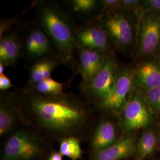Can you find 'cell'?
Masks as SVG:
<instances>
[{"label": "cell", "instance_id": "1", "mask_svg": "<svg viewBox=\"0 0 160 160\" xmlns=\"http://www.w3.org/2000/svg\"><path fill=\"white\" fill-rule=\"evenodd\" d=\"M7 92L19 111L22 124L42 137L55 141L71 137L90 139L97 122L96 108L83 97L65 92L43 95L27 86Z\"/></svg>", "mask_w": 160, "mask_h": 160}, {"label": "cell", "instance_id": "2", "mask_svg": "<svg viewBox=\"0 0 160 160\" xmlns=\"http://www.w3.org/2000/svg\"><path fill=\"white\" fill-rule=\"evenodd\" d=\"M38 24L43 29L54 47L61 64L70 69L73 75L79 74L75 38L77 26L71 17L55 2L36 1L32 4Z\"/></svg>", "mask_w": 160, "mask_h": 160}, {"label": "cell", "instance_id": "3", "mask_svg": "<svg viewBox=\"0 0 160 160\" xmlns=\"http://www.w3.org/2000/svg\"><path fill=\"white\" fill-rule=\"evenodd\" d=\"M139 17L124 9L104 12L95 18L108 34L113 46L126 52L136 46Z\"/></svg>", "mask_w": 160, "mask_h": 160}, {"label": "cell", "instance_id": "4", "mask_svg": "<svg viewBox=\"0 0 160 160\" xmlns=\"http://www.w3.org/2000/svg\"><path fill=\"white\" fill-rule=\"evenodd\" d=\"M45 152V139L24 126L12 132L7 138L1 160H42Z\"/></svg>", "mask_w": 160, "mask_h": 160}, {"label": "cell", "instance_id": "5", "mask_svg": "<svg viewBox=\"0 0 160 160\" xmlns=\"http://www.w3.org/2000/svg\"><path fill=\"white\" fill-rule=\"evenodd\" d=\"M113 52L108 53L103 67L91 80L85 84L80 83L82 97L96 109L109 96L116 75L118 67Z\"/></svg>", "mask_w": 160, "mask_h": 160}, {"label": "cell", "instance_id": "6", "mask_svg": "<svg viewBox=\"0 0 160 160\" xmlns=\"http://www.w3.org/2000/svg\"><path fill=\"white\" fill-rule=\"evenodd\" d=\"M135 51L142 59L160 57V12H142L138 26Z\"/></svg>", "mask_w": 160, "mask_h": 160}, {"label": "cell", "instance_id": "7", "mask_svg": "<svg viewBox=\"0 0 160 160\" xmlns=\"http://www.w3.org/2000/svg\"><path fill=\"white\" fill-rule=\"evenodd\" d=\"M154 113L149 108L143 96L133 89L131 97L119 117V125L126 134L147 128L154 120Z\"/></svg>", "mask_w": 160, "mask_h": 160}, {"label": "cell", "instance_id": "8", "mask_svg": "<svg viewBox=\"0 0 160 160\" xmlns=\"http://www.w3.org/2000/svg\"><path fill=\"white\" fill-rule=\"evenodd\" d=\"M133 67L118 65L114 84L109 96L97 109L119 116L133 91Z\"/></svg>", "mask_w": 160, "mask_h": 160}, {"label": "cell", "instance_id": "9", "mask_svg": "<svg viewBox=\"0 0 160 160\" xmlns=\"http://www.w3.org/2000/svg\"><path fill=\"white\" fill-rule=\"evenodd\" d=\"M75 38L78 48L108 53L113 52L108 34L95 19L77 27Z\"/></svg>", "mask_w": 160, "mask_h": 160}, {"label": "cell", "instance_id": "10", "mask_svg": "<svg viewBox=\"0 0 160 160\" xmlns=\"http://www.w3.org/2000/svg\"><path fill=\"white\" fill-rule=\"evenodd\" d=\"M133 86L143 94L160 86V57L141 59L134 67Z\"/></svg>", "mask_w": 160, "mask_h": 160}, {"label": "cell", "instance_id": "11", "mask_svg": "<svg viewBox=\"0 0 160 160\" xmlns=\"http://www.w3.org/2000/svg\"><path fill=\"white\" fill-rule=\"evenodd\" d=\"M23 45L24 54L33 62L42 58L56 56L51 41L39 24L29 29Z\"/></svg>", "mask_w": 160, "mask_h": 160}, {"label": "cell", "instance_id": "12", "mask_svg": "<svg viewBox=\"0 0 160 160\" xmlns=\"http://www.w3.org/2000/svg\"><path fill=\"white\" fill-rule=\"evenodd\" d=\"M118 137V131L113 120L102 118L97 121L93 129L89 146L90 156L107 148L115 143Z\"/></svg>", "mask_w": 160, "mask_h": 160}, {"label": "cell", "instance_id": "13", "mask_svg": "<svg viewBox=\"0 0 160 160\" xmlns=\"http://www.w3.org/2000/svg\"><path fill=\"white\" fill-rule=\"evenodd\" d=\"M77 55L78 60L79 74L82 78L81 84H85L103 67L108 53L78 48Z\"/></svg>", "mask_w": 160, "mask_h": 160}, {"label": "cell", "instance_id": "14", "mask_svg": "<svg viewBox=\"0 0 160 160\" xmlns=\"http://www.w3.org/2000/svg\"><path fill=\"white\" fill-rule=\"evenodd\" d=\"M137 142L135 138L127 134L107 148L90 156V160H122L135 155Z\"/></svg>", "mask_w": 160, "mask_h": 160}, {"label": "cell", "instance_id": "15", "mask_svg": "<svg viewBox=\"0 0 160 160\" xmlns=\"http://www.w3.org/2000/svg\"><path fill=\"white\" fill-rule=\"evenodd\" d=\"M24 53L23 42L17 32L10 31L0 39V63L14 67Z\"/></svg>", "mask_w": 160, "mask_h": 160}, {"label": "cell", "instance_id": "16", "mask_svg": "<svg viewBox=\"0 0 160 160\" xmlns=\"http://www.w3.org/2000/svg\"><path fill=\"white\" fill-rule=\"evenodd\" d=\"M21 123L19 111L12 102L7 92H1L0 95V137L16 130Z\"/></svg>", "mask_w": 160, "mask_h": 160}, {"label": "cell", "instance_id": "17", "mask_svg": "<svg viewBox=\"0 0 160 160\" xmlns=\"http://www.w3.org/2000/svg\"><path fill=\"white\" fill-rule=\"evenodd\" d=\"M61 64L56 56L34 61L29 68V79L26 86H32L42 80L51 77L54 70Z\"/></svg>", "mask_w": 160, "mask_h": 160}, {"label": "cell", "instance_id": "18", "mask_svg": "<svg viewBox=\"0 0 160 160\" xmlns=\"http://www.w3.org/2000/svg\"><path fill=\"white\" fill-rule=\"evenodd\" d=\"M158 139L152 131L144 132L137 143L135 160H143L151 154L157 145Z\"/></svg>", "mask_w": 160, "mask_h": 160}, {"label": "cell", "instance_id": "19", "mask_svg": "<svg viewBox=\"0 0 160 160\" xmlns=\"http://www.w3.org/2000/svg\"><path fill=\"white\" fill-rule=\"evenodd\" d=\"M81 141L80 138L74 137L63 138L59 141V152L71 160H81L82 158Z\"/></svg>", "mask_w": 160, "mask_h": 160}, {"label": "cell", "instance_id": "20", "mask_svg": "<svg viewBox=\"0 0 160 160\" xmlns=\"http://www.w3.org/2000/svg\"><path fill=\"white\" fill-rule=\"evenodd\" d=\"M28 87L36 92L43 95H55L63 92V83L53 79L52 77L42 80L33 86Z\"/></svg>", "mask_w": 160, "mask_h": 160}, {"label": "cell", "instance_id": "21", "mask_svg": "<svg viewBox=\"0 0 160 160\" xmlns=\"http://www.w3.org/2000/svg\"><path fill=\"white\" fill-rule=\"evenodd\" d=\"M69 4L74 12L83 15L89 14L100 8L101 1L97 0H71Z\"/></svg>", "mask_w": 160, "mask_h": 160}, {"label": "cell", "instance_id": "22", "mask_svg": "<svg viewBox=\"0 0 160 160\" xmlns=\"http://www.w3.org/2000/svg\"><path fill=\"white\" fill-rule=\"evenodd\" d=\"M142 94L152 112L154 114L160 115V86Z\"/></svg>", "mask_w": 160, "mask_h": 160}, {"label": "cell", "instance_id": "23", "mask_svg": "<svg viewBox=\"0 0 160 160\" xmlns=\"http://www.w3.org/2000/svg\"><path fill=\"white\" fill-rule=\"evenodd\" d=\"M122 8V0H102L101 1L100 12L97 15L107 12H113Z\"/></svg>", "mask_w": 160, "mask_h": 160}, {"label": "cell", "instance_id": "24", "mask_svg": "<svg viewBox=\"0 0 160 160\" xmlns=\"http://www.w3.org/2000/svg\"><path fill=\"white\" fill-rule=\"evenodd\" d=\"M140 7L141 12H160V0H140Z\"/></svg>", "mask_w": 160, "mask_h": 160}, {"label": "cell", "instance_id": "25", "mask_svg": "<svg viewBox=\"0 0 160 160\" xmlns=\"http://www.w3.org/2000/svg\"><path fill=\"white\" fill-rule=\"evenodd\" d=\"M122 9L133 12L138 16L141 13L140 0H122Z\"/></svg>", "mask_w": 160, "mask_h": 160}, {"label": "cell", "instance_id": "26", "mask_svg": "<svg viewBox=\"0 0 160 160\" xmlns=\"http://www.w3.org/2000/svg\"><path fill=\"white\" fill-rule=\"evenodd\" d=\"M20 17H12L9 19L3 20L0 24V39L6 34V33L10 31L13 24L17 22L18 18Z\"/></svg>", "mask_w": 160, "mask_h": 160}, {"label": "cell", "instance_id": "27", "mask_svg": "<svg viewBox=\"0 0 160 160\" xmlns=\"http://www.w3.org/2000/svg\"><path fill=\"white\" fill-rule=\"evenodd\" d=\"M13 87L9 77L5 74L0 75V90L5 92Z\"/></svg>", "mask_w": 160, "mask_h": 160}, {"label": "cell", "instance_id": "28", "mask_svg": "<svg viewBox=\"0 0 160 160\" xmlns=\"http://www.w3.org/2000/svg\"><path fill=\"white\" fill-rule=\"evenodd\" d=\"M63 156L57 151H52L46 160H63Z\"/></svg>", "mask_w": 160, "mask_h": 160}, {"label": "cell", "instance_id": "29", "mask_svg": "<svg viewBox=\"0 0 160 160\" xmlns=\"http://www.w3.org/2000/svg\"><path fill=\"white\" fill-rule=\"evenodd\" d=\"M6 68V67L3 64L0 63V75L4 74V68Z\"/></svg>", "mask_w": 160, "mask_h": 160}, {"label": "cell", "instance_id": "30", "mask_svg": "<svg viewBox=\"0 0 160 160\" xmlns=\"http://www.w3.org/2000/svg\"><path fill=\"white\" fill-rule=\"evenodd\" d=\"M157 126H158V131H159V133H160V123H158Z\"/></svg>", "mask_w": 160, "mask_h": 160}]
</instances>
